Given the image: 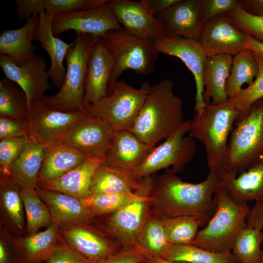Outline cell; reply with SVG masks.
I'll return each mask as SVG.
<instances>
[{"mask_svg": "<svg viewBox=\"0 0 263 263\" xmlns=\"http://www.w3.org/2000/svg\"><path fill=\"white\" fill-rule=\"evenodd\" d=\"M239 115L230 98L221 104L206 103L202 110L195 111L188 135L204 146L209 169L220 168Z\"/></svg>", "mask_w": 263, "mask_h": 263, "instance_id": "obj_5", "label": "cell"}, {"mask_svg": "<svg viewBox=\"0 0 263 263\" xmlns=\"http://www.w3.org/2000/svg\"><path fill=\"white\" fill-rule=\"evenodd\" d=\"M109 4L118 22L130 33L153 41L164 37L159 20L144 0H112Z\"/></svg>", "mask_w": 263, "mask_h": 263, "instance_id": "obj_17", "label": "cell"}, {"mask_svg": "<svg viewBox=\"0 0 263 263\" xmlns=\"http://www.w3.org/2000/svg\"><path fill=\"white\" fill-rule=\"evenodd\" d=\"M53 15L45 12L38 15L39 23L34 40L38 41L42 48L48 54L51 61L47 70L48 76L52 84L60 89L63 83L66 73L63 62L73 42L67 43L54 35L52 30Z\"/></svg>", "mask_w": 263, "mask_h": 263, "instance_id": "obj_24", "label": "cell"}, {"mask_svg": "<svg viewBox=\"0 0 263 263\" xmlns=\"http://www.w3.org/2000/svg\"><path fill=\"white\" fill-rule=\"evenodd\" d=\"M160 218L171 245L192 244L199 228L208 221L205 218L191 215Z\"/></svg>", "mask_w": 263, "mask_h": 263, "instance_id": "obj_36", "label": "cell"}, {"mask_svg": "<svg viewBox=\"0 0 263 263\" xmlns=\"http://www.w3.org/2000/svg\"><path fill=\"white\" fill-rule=\"evenodd\" d=\"M214 200V214L192 244L217 253L231 252L236 238L246 226L250 207L236 200L223 183L216 189Z\"/></svg>", "mask_w": 263, "mask_h": 263, "instance_id": "obj_3", "label": "cell"}, {"mask_svg": "<svg viewBox=\"0 0 263 263\" xmlns=\"http://www.w3.org/2000/svg\"><path fill=\"white\" fill-rule=\"evenodd\" d=\"M246 34V48L251 50L255 54L263 56V42L255 39L249 34Z\"/></svg>", "mask_w": 263, "mask_h": 263, "instance_id": "obj_53", "label": "cell"}, {"mask_svg": "<svg viewBox=\"0 0 263 263\" xmlns=\"http://www.w3.org/2000/svg\"><path fill=\"white\" fill-rule=\"evenodd\" d=\"M20 195L25 215L26 235L49 227L52 223L50 211L36 190L20 187Z\"/></svg>", "mask_w": 263, "mask_h": 263, "instance_id": "obj_39", "label": "cell"}, {"mask_svg": "<svg viewBox=\"0 0 263 263\" xmlns=\"http://www.w3.org/2000/svg\"><path fill=\"white\" fill-rule=\"evenodd\" d=\"M0 263H25L18 237L0 226Z\"/></svg>", "mask_w": 263, "mask_h": 263, "instance_id": "obj_45", "label": "cell"}, {"mask_svg": "<svg viewBox=\"0 0 263 263\" xmlns=\"http://www.w3.org/2000/svg\"><path fill=\"white\" fill-rule=\"evenodd\" d=\"M122 28L110 9L109 0L95 8L54 15L52 20L53 32L57 37L70 30L101 37L109 31Z\"/></svg>", "mask_w": 263, "mask_h": 263, "instance_id": "obj_12", "label": "cell"}, {"mask_svg": "<svg viewBox=\"0 0 263 263\" xmlns=\"http://www.w3.org/2000/svg\"><path fill=\"white\" fill-rule=\"evenodd\" d=\"M198 40L207 56L220 54L233 56L246 48V34L224 13L203 25Z\"/></svg>", "mask_w": 263, "mask_h": 263, "instance_id": "obj_16", "label": "cell"}, {"mask_svg": "<svg viewBox=\"0 0 263 263\" xmlns=\"http://www.w3.org/2000/svg\"><path fill=\"white\" fill-rule=\"evenodd\" d=\"M153 180L150 177L137 179L129 169L102 163L96 169L91 184L92 195L132 191L150 195Z\"/></svg>", "mask_w": 263, "mask_h": 263, "instance_id": "obj_21", "label": "cell"}, {"mask_svg": "<svg viewBox=\"0 0 263 263\" xmlns=\"http://www.w3.org/2000/svg\"><path fill=\"white\" fill-rule=\"evenodd\" d=\"M114 66L113 57L100 37L94 46L88 60L83 104L85 110L108 95Z\"/></svg>", "mask_w": 263, "mask_h": 263, "instance_id": "obj_20", "label": "cell"}, {"mask_svg": "<svg viewBox=\"0 0 263 263\" xmlns=\"http://www.w3.org/2000/svg\"><path fill=\"white\" fill-rule=\"evenodd\" d=\"M101 38L114 62L108 95L126 70H132L141 75H150L154 71L159 53L154 41L138 37L123 28L109 31Z\"/></svg>", "mask_w": 263, "mask_h": 263, "instance_id": "obj_7", "label": "cell"}, {"mask_svg": "<svg viewBox=\"0 0 263 263\" xmlns=\"http://www.w3.org/2000/svg\"><path fill=\"white\" fill-rule=\"evenodd\" d=\"M237 201L247 203L263 198V156L236 177L222 179Z\"/></svg>", "mask_w": 263, "mask_h": 263, "instance_id": "obj_31", "label": "cell"}, {"mask_svg": "<svg viewBox=\"0 0 263 263\" xmlns=\"http://www.w3.org/2000/svg\"><path fill=\"white\" fill-rule=\"evenodd\" d=\"M61 236L59 225L52 223L43 231L18 237L24 263H44L57 245Z\"/></svg>", "mask_w": 263, "mask_h": 263, "instance_id": "obj_32", "label": "cell"}, {"mask_svg": "<svg viewBox=\"0 0 263 263\" xmlns=\"http://www.w3.org/2000/svg\"><path fill=\"white\" fill-rule=\"evenodd\" d=\"M144 1L152 13L157 16L170 8L179 0H144Z\"/></svg>", "mask_w": 263, "mask_h": 263, "instance_id": "obj_51", "label": "cell"}, {"mask_svg": "<svg viewBox=\"0 0 263 263\" xmlns=\"http://www.w3.org/2000/svg\"><path fill=\"white\" fill-rule=\"evenodd\" d=\"M233 56L220 54L207 56L203 74L204 85L203 98L205 103L221 104L229 99L226 84L229 76Z\"/></svg>", "mask_w": 263, "mask_h": 263, "instance_id": "obj_28", "label": "cell"}, {"mask_svg": "<svg viewBox=\"0 0 263 263\" xmlns=\"http://www.w3.org/2000/svg\"><path fill=\"white\" fill-rule=\"evenodd\" d=\"M246 226L263 230V198L255 202L250 208Z\"/></svg>", "mask_w": 263, "mask_h": 263, "instance_id": "obj_50", "label": "cell"}, {"mask_svg": "<svg viewBox=\"0 0 263 263\" xmlns=\"http://www.w3.org/2000/svg\"><path fill=\"white\" fill-rule=\"evenodd\" d=\"M88 113L86 111L56 110L42 99L34 100L28 109L29 137L45 147L61 143L69 130Z\"/></svg>", "mask_w": 263, "mask_h": 263, "instance_id": "obj_10", "label": "cell"}, {"mask_svg": "<svg viewBox=\"0 0 263 263\" xmlns=\"http://www.w3.org/2000/svg\"><path fill=\"white\" fill-rule=\"evenodd\" d=\"M144 200H152L149 195L132 191L93 195L81 200L91 213L97 218L114 212L133 202Z\"/></svg>", "mask_w": 263, "mask_h": 263, "instance_id": "obj_37", "label": "cell"}, {"mask_svg": "<svg viewBox=\"0 0 263 263\" xmlns=\"http://www.w3.org/2000/svg\"><path fill=\"white\" fill-rule=\"evenodd\" d=\"M0 67L6 78L16 83L23 91L28 110L31 103L41 99L52 89L44 57L34 55L24 65L18 66L7 56L0 54Z\"/></svg>", "mask_w": 263, "mask_h": 263, "instance_id": "obj_15", "label": "cell"}, {"mask_svg": "<svg viewBox=\"0 0 263 263\" xmlns=\"http://www.w3.org/2000/svg\"><path fill=\"white\" fill-rule=\"evenodd\" d=\"M234 23L255 39L263 42V15H255L245 11L239 4L226 13Z\"/></svg>", "mask_w": 263, "mask_h": 263, "instance_id": "obj_42", "label": "cell"}, {"mask_svg": "<svg viewBox=\"0 0 263 263\" xmlns=\"http://www.w3.org/2000/svg\"><path fill=\"white\" fill-rule=\"evenodd\" d=\"M59 226L66 242L81 256L94 263L120 250L117 242L111 240L95 226L63 224Z\"/></svg>", "mask_w": 263, "mask_h": 263, "instance_id": "obj_18", "label": "cell"}, {"mask_svg": "<svg viewBox=\"0 0 263 263\" xmlns=\"http://www.w3.org/2000/svg\"><path fill=\"white\" fill-rule=\"evenodd\" d=\"M151 200L133 202L108 214L95 224L102 233L114 239L123 247L135 248L137 237L150 213Z\"/></svg>", "mask_w": 263, "mask_h": 263, "instance_id": "obj_11", "label": "cell"}, {"mask_svg": "<svg viewBox=\"0 0 263 263\" xmlns=\"http://www.w3.org/2000/svg\"><path fill=\"white\" fill-rule=\"evenodd\" d=\"M150 87L146 82L135 88L124 81L117 80L109 94L85 110L104 119L114 131H130Z\"/></svg>", "mask_w": 263, "mask_h": 263, "instance_id": "obj_8", "label": "cell"}, {"mask_svg": "<svg viewBox=\"0 0 263 263\" xmlns=\"http://www.w3.org/2000/svg\"><path fill=\"white\" fill-rule=\"evenodd\" d=\"M104 162V157L90 156L77 167L63 175L38 185L37 188L60 192L80 200L92 195L90 186L97 168Z\"/></svg>", "mask_w": 263, "mask_h": 263, "instance_id": "obj_25", "label": "cell"}, {"mask_svg": "<svg viewBox=\"0 0 263 263\" xmlns=\"http://www.w3.org/2000/svg\"><path fill=\"white\" fill-rule=\"evenodd\" d=\"M260 263H263V248H262V254H261Z\"/></svg>", "mask_w": 263, "mask_h": 263, "instance_id": "obj_55", "label": "cell"}, {"mask_svg": "<svg viewBox=\"0 0 263 263\" xmlns=\"http://www.w3.org/2000/svg\"><path fill=\"white\" fill-rule=\"evenodd\" d=\"M255 55L259 68L256 77L251 84L230 98L239 111V115L236 121L244 116L254 103L263 98V56Z\"/></svg>", "mask_w": 263, "mask_h": 263, "instance_id": "obj_41", "label": "cell"}, {"mask_svg": "<svg viewBox=\"0 0 263 263\" xmlns=\"http://www.w3.org/2000/svg\"><path fill=\"white\" fill-rule=\"evenodd\" d=\"M0 226L14 235L26 232V218L20 187L9 177L0 176Z\"/></svg>", "mask_w": 263, "mask_h": 263, "instance_id": "obj_27", "label": "cell"}, {"mask_svg": "<svg viewBox=\"0 0 263 263\" xmlns=\"http://www.w3.org/2000/svg\"><path fill=\"white\" fill-rule=\"evenodd\" d=\"M100 37L76 33L69 49L63 83L59 92L41 99L51 109L64 111H86L83 106L88 62L93 48Z\"/></svg>", "mask_w": 263, "mask_h": 263, "instance_id": "obj_6", "label": "cell"}, {"mask_svg": "<svg viewBox=\"0 0 263 263\" xmlns=\"http://www.w3.org/2000/svg\"><path fill=\"white\" fill-rule=\"evenodd\" d=\"M107 1V0H41V6L44 12L56 15L76 10L95 8Z\"/></svg>", "mask_w": 263, "mask_h": 263, "instance_id": "obj_44", "label": "cell"}, {"mask_svg": "<svg viewBox=\"0 0 263 263\" xmlns=\"http://www.w3.org/2000/svg\"><path fill=\"white\" fill-rule=\"evenodd\" d=\"M190 128V121H186L173 134L155 147L139 166L129 169L137 179H143L162 169L171 167L176 173L182 171L195 155L193 138L186 137Z\"/></svg>", "mask_w": 263, "mask_h": 263, "instance_id": "obj_9", "label": "cell"}, {"mask_svg": "<svg viewBox=\"0 0 263 263\" xmlns=\"http://www.w3.org/2000/svg\"><path fill=\"white\" fill-rule=\"evenodd\" d=\"M154 44L159 53L179 58L192 73L196 89L194 110H202L206 104L203 74L207 56L200 43L195 39L176 36L158 38Z\"/></svg>", "mask_w": 263, "mask_h": 263, "instance_id": "obj_13", "label": "cell"}, {"mask_svg": "<svg viewBox=\"0 0 263 263\" xmlns=\"http://www.w3.org/2000/svg\"><path fill=\"white\" fill-rule=\"evenodd\" d=\"M89 157L62 143L46 147L38 177V186L63 175Z\"/></svg>", "mask_w": 263, "mask_h": 263, "instance_id": "obj_29", "label": "cell"}, {"mask_svg": "<svg viewBox=\"0 0 263 263\" xmlns=\"http://www.w3.org/2000/svg\"><path fill=\"white\" fill-rule=\"evenodd\" d=\"M146 259L136 248L124 247L116 253L96 263H140Z\"/></svg>", "mask_w": 263, "mask_h": 263, "instance_id": "obj_49", "label": "cell"}, {"mask_svg": "<svg viewBox=\"0 0 263 263\" xmlns=\"http://www.w3.org/2000/svg\"><path fill=\"white\" fill-rule=\"evenodd\" d=\"M155 147L143 143L129 131H115L104 163L114 168L132 169L141 164Z\"/></svg>", "mask_w": 263, "mask_h": 263, "instance_id": "obj_23", "label": "cell"}, {"mask_svg": "<svg viewBox=\"0 0 263 263\" xmlns=\"http://www.w3.org/2000/svg\"><path fill=\"white\" fill-rule=\"evenodd\" d=\"M45 263H94L83 258L64 240L61 234L59 242Z\"/></svg>", "mask_w": 263, "mask_h": 263, "instance_id": "obj_46", "label": "cell"}, {"mask_svg": "<svg viewBox=\"0 0 263 263\" xmlns=\"http://www.w3.org/2000/svg\"><path fill=\"white\" fill-rule=\"evenodd\" d=\"M36 190L47 206L52 223L95 226L97 218L81 200L58 191Z\"/></svg>", "mask_w": 263, "mask_h": 263, "instance_id": "obj_22", "label": "cell"}, {"mask_svg": "<svg viewBox=\"0 0 263 263\" xmlns=\"http://www.w3.org/2000/svg\"><path fill=\"white\" fill-rule=\"evenodd\" d=\"M162 258L186 263H239L232 252L217 253L194 244H172Z\"/></svg>", "mask_w": 263, "mask_h": 263, "instance_id": "obj_35", "label": "cell"}, {"mask_svg": "<svg viewBox=\"0 0 263 263\" xmlns=\"http://www.w3.org/2000/svg\"></svg>", "mask_w": 263, "mask_h": 263, "instance_id": "obj_56", "label": "cell"}, {"mask_svg": "<svg viewBox=\"0 0 263 263\" xmlns=\"http://www.w3.org/2000/svg\"><path fill=\"white\" fill-rule=\"evenodd\" d=\"M17 84L7 78L0 80V115L28 123L25 95Z\"/></svg>", "mask_w": 263, "mask_h": 263, "instance_id": "obj_38", "label": "cell"}, {"mask_svg": "<svg viewBox=\"0 0 263 263\" xmlns=\"http://www.w3.org/2000/svg\"><path fill=\"white\" fill-rule=\"evenodd\" d=\"M202 0H179L156 17L164 37H182L198 40L202 28Z\"/></svg>", "mask_w": 263, "mask_h": 263, "instance_id": "obj_19", "label": "cell"}, {"mask_svg": "<svg viewBox=\"0 0 263 263\" xmlns=\"http://www.w3.org/2000/svg\"><path fill=\"white\" fill-rule=\"evenodd\" d=\"M263 156V98L236 121L218 169L222 178L236 177Z\"/></svg>", "mask_w": 263, "mask_h": 263, "instance_id": "obj_4", "label": "cell"}, {"mask_svg": "<svg viewBox=\"0 0 263 263\" xmlns=\"http://www.w3.org/2000/svg\"><path fill=\"white\" fill-rule=\"evenodd\" d=\"M38 23V16H34L19 28L3 30L0 35V54L18 66L24 65L35 55L37 47L32 42Z\"/></svg>", "mask_w": 263, "mask_h": 263, "instance_id": "obj_26", "label": "cell"}, {"mask_svg": "<svg viewBox=\"0 0 263 263\" xmlns=\"http://www.w3.org/2000/svg\"><path fill=\"white\" fill-rule=\"evenodd\" d=\"M171 245L161 218L151 211L137 237L135 248L146 258H162Z\"/></svg>", "mask_w": 263, "mask_h": 263, "instance_id": "obj_33", "label": "cell"}, {"mask_svg": "<svg viewBox=\"0 0 263 263\" xmlns=\"http://www.w3.org/2000/svg\"><path fill=\"white\" fill-rule=\"evenodd\" d=\"M238 0H202L203 25L214 18L235 9Z\"/></svg>", "mask_w": 263, "mask_h": 263, "instance_id": "obj_47", "label": "cell"}, {"mask_svg": "<svg viewBox=\"0 0 263 263\" xmlns=\"http://www.w3.org/2000/svg\"><path fill=\"white\" fill-rule=\"evenodd\" d=\"M46 147L30 138L10 169V179L20 187L35 189Z\"/></svg>", "mask_w": 263, "mask_h": 263, "instance_id": "obj_30", "label": "cell"}, {"mask_svg": "<svg viewBox=\"0 0 263 263\" xmlns=\"http://www.w3.org/2000/svg\"><path fill=\"white\" fill-rule=\"evenodd\" d=\"M263 231L246 226L238 235L231 252L239 263H260Z\"/></svg>", "mask_w": 263, "mask_h": 263, "instance_id": "obj_40", "label": "cell"}, {"mask_svg": "<svg viewBox=\"0 0 263 263\" xmlns=\"http://www.w3.org/2000/svg\"><path fill=\"white\" fill-rule=\"evenodd\" d=\"M259 64L254 52L245 48L233 56L229 76L226 84L229 98L235 96L245 83L251 84L259 72Z\"/></svg>", "mask_w": 263, "mask_h": 263, "instance_id": "obj_34", "label": "cell"}, {"mask_svg": "<svg viewBox=\"0 0 263 263\" xmlns=\"http://www.w3.org/2000/svg\"><path fill=\"white\" fill-rule=\"evenodd\" d=\"M29 139V137H23L0 140V175L9 177L11 166L25 148Z\"/></svg>", "mask_w": 263, "mask_h": 263, "instance_id": "obj_43", "label": "cell"}, {"mask_svg": "<svg viewBox=\"0 0 263 263\" xmlns=\"http://www.w3.org/2000/svg\"><path fill=\"white\" fill-rule=\"evenodd\" d=\"M183 100L173 92L171 79H164L151 86L144 103L129 131L140 141L155 146L167 139L185 122Z\"/></svg>", "mask_w": 263, "mask_h": 263, "instance_id": "obj_2", "label": "cell"}, {"mask_svg": "<svg viewBox=\"0 0 263 263\" xmlns=\"http://www.w3.org/2000/svg\"><path fill=\"white\" fill-rule=\"evenodd\" d=\"M140 263H186L184 262H172L162 258H146Z\"/></svg>", "mask_w": 263, "mask_h": 263, "instance_id": "obj_54", "label": "cell"}, {"mask_svg": "<svg viewBox=\"0 0 263 263\" xmlns=\"http://www.w3.org/2000/svg\"><path fill=\"white\" fill-rule=\"evenodd\" d=\"M29 137L28 123L0 116V140Z\"/></svg>", "mask_w": 263, "mask_h": 263, "instance_id": "obj_48", "label": "cell"}, {"mask_svg": "<svg viewBox=\"0 0 263 263\" xmlns=\"http://www.w3.org/2000/svg\"><path fill=\"white\" fill-rule=\"evenodd\" d=\"M238 4L247 12L263 15V0H238Z\"/></svg>", "mask_w": 263, "mask_h": 263, "instance_id": "obj_52", "label": "cell"}, {"mask_svg": "<svg viewBox=\"0 0 263 263\" xmlns=\"http://www.w3.org/2000/svg\"><path fill=\"white\" fill-rule=\"evenodd\" d=\"M209 169L206 178L197 183L183 181L172 169L153 181L151 212L159 217L191 215L209 221L216 207L215 191L223 183L218 169Z\"/></svg>", "mask_w": 263, "mask_h": 263, "instance_id": "obj_1", "label": "cell"}, {"mask_svg": "<svg viewBox=\"0 0 263 263\" xmlns=\"http://www.w3.org/2000/svg\"><path fill=\"white\" fill-rule=\"evenodd\" d=\"M114 132L104 119L88 113L69 130L62 143L88 156L104 157Z\"/></svg>", "mask_w": 263, "mask_h": 263, "instance_id": "obj_14", "label": "cell"}]
</instances>
